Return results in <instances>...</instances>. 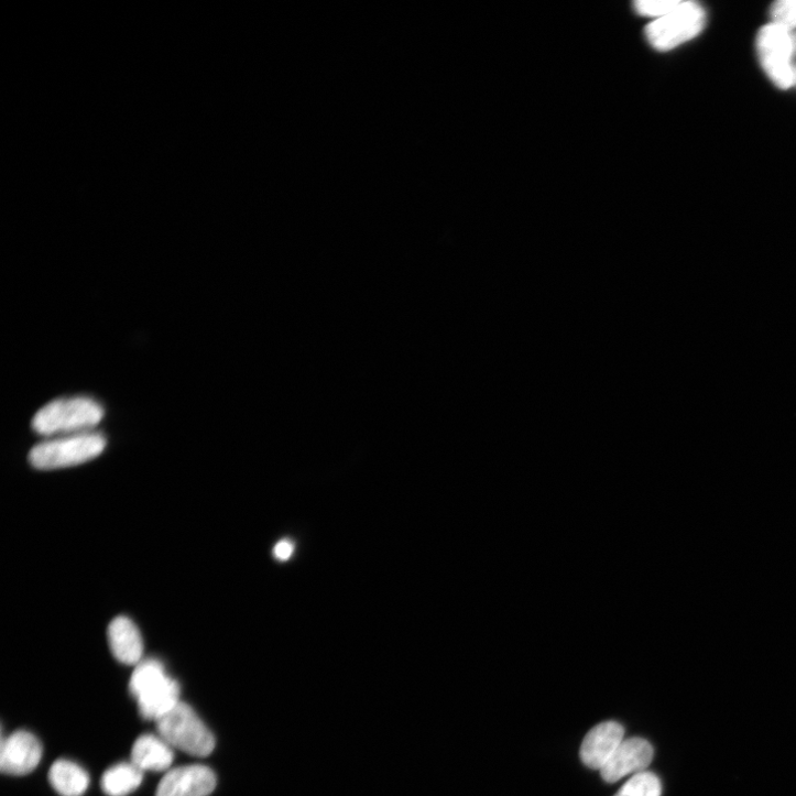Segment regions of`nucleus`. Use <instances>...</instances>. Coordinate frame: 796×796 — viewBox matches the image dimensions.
Wrapping results in <instances>:
<instances>
[{
    "label": "nucleus",
    "mask_w": 796,
    "mask_h": 796,
    "mask_svg": "<svg viewBox=\"0 0 796 796\" xmlns=\"http://www.w3.org/2000/svg\"><path fill=\"white\" fill-rule=\"evenodd\" d=\"M706 21V12L699 4L681 2L668 15L650 24L646 37L655 50L669 52L696 39Z\"/></svg>",
    "instance_id": "423d86ee"
},
{
    "label": "nucleus",
    "mask_w": 796,
    "mask_h": 796,
    "mask_svg": "<svg viewBox=\"0 0 796 796\" xmlns=\"http://www.w3.org/2000/svg\"><path fill=\"white\" fill-rule=\"evenodd\" d=\"M130 693L138 701L141 716L155 722L181 701L178 683L154 658L144 659L135 666L130 679Z\"/></svg>",
    "instance_id": "f257e3e1"
},
{
    "label": "nucleus",
    "mask_w": 796,
    "mask_h": 796,
    "mask_svg": "<svg viewBox=\"0 0 796 796\" xmlns=\"http://www.w3.org/2000/svg\"><path fill=\"white\" fill-rule=\"evenodd\" d=\"M143 781V771L132 762L119 763L105 772L101 787L108 796H127Z\"/></svg>",
    "instance_id": "4468645a"
},
{
    "label": "nucleus",
    "mask_w": 796,
    "mask_h": 796,
    "mask_svg": "<svg viewBox=\"0 0 796 796\" xmlns=\"http://www.w3.org/2000/svg\"><path fill=\"white\" fill-rule=\"evenodd\" d=\"M105 416L102 406L89 397H73L53 401L41 408L33 428L43 436L58 434H81L98 425Z\"/></svg>",
    "instance_id": "f03ea898"
},
{
    "label": "nucleus",
    "mask_w": 796,
    "mask_h": 796,
    "mask_svg": "<svg viewBox=\"0 0 796 796\" xmlns=\"http://www.w3.org/2000/svg\"><path fill=\"white\" fill-rule=\"evenodd\" d=\"M108 641L113 656L124 665L141 663L144 645L139 628L127 617L116 618L108 629Z\"/></svg>",
    "instance_id": "9b49d317"
},
{
    "label": "nucleus",
    "mask_w": 796,
    "mask_h": 796,
    "mask_svg": "<svg viewBox=\"0 0 796 796\" xmlns=\"http://www.w3.org/2000/svg\"><path fill=\"white\" fill-rule=\"evenodd\" d=\"M106 446L107 440L100 434L70 435L35 446L30 452V462L41 470L78 466L100 456Z\"/></svg>",
    "instance_id": "20e7f679"
},
{
    "label": "nucleus",
    "mask_w": 796,
    "mask_h": 796,
    "mask_svg": "<svg viewBox=\"0 0 796 796\" xmlns=\"http://www.w3.org/2000/svg\"><path fill=\"white\" fill-rule=\"evenodd\" d=\"M794 50L790 32L774 23L764 26L757 34L756 52L761 66L778 89L787 90L796 83Z\"/></svg>",
    "instance_id": "39448f33"
},
{
    "label": "nucleus",
    "mask_w": 796,
    "mask_h": 796,
    "mask_svg": "<svg viewBox=\"0 0 796 796\" xmlns=\"http://www.w3.org/2000/svg\"><path fill=\"white\" fill-rule=\"evenodd\" d=\"M174 761V749L161 737L141 735L133 744L131 762L141 771L162 772Z\"/></svg>",
    "instance_id": "f8f14e48"
},
{
    "label": "nucleus",
    "mask_w": 796,
    "mask_h": 796,
    "mask_svg": "<svg viewBox=\"0 0 796 796\" xmlns=\"http://www.w3.org/2000/svg\"><path fill=\"white\" fill-rule=\"evenodd\" d=\"M48 776L52 786L62 796H83L90 783L89 774L84 767L65 759L52 765Z\"/></svg>",
    "instance_id": "ddd939ff"
},
{
    "label": "nucleus",
    "mask_w": 796,
    "mask_h": 796,
    "mask_svg": "<svg viewBox=\"0 0 796 796\" xmlns=\"http://www.w3.org/2000/svg\"><path fill=\"white\" fill-rule=\"evenodd\" d=\"M217 785L216 774L201 764L168 771L161 779L155 796H208Z\"/></svg>",
    "instance_id": "6e6552de"
},
{
    "label": "nucleus",
    "mask_w": 796,
    "mask_h": 796,
    "mask_svg": "<svg viewBox=\"0 0 796 796\" xmlns=\"http://www.w3.org/2000/svg\"><path fill=\"white\" fill-rule=\"evenodd\" d=\"M43 757L42 742L33 733L20 730L0 744V770L4 774L23 776L33 772Z\"/></svg>",
    "instance_id": "0eeeda50"
},
{
    "label": "nucleus",
    "mask_w": 796,
    "mask_h": 796,
    "mask_svg": "<svg viewBox=\"0 0 796 796\" xmlns=\"http://www.w3.org/2000/svg\"><path fill=\"white\" fill-rule=\"evenodd\" d=\"M653 757L654 749L647 740L626 739L601 770V776L608 783H615L629 774L644 772Z\"/></svg>",
    "instance_id": "1a4fd4ad"
},
{
    "label": "nucleus",
    "mask_w": 796,
    "mask_h": 796,
    "mask_svg": "<svg viewBox=\"0 0 796 796\" xmlns=\"http://www.w3.org/2000/svg\"><path fill=\"white\" fill-rule=\"evenodd\" d=\"M662 782L652 772L634 774L614 796H662Z\"/></svg>",
    "instance_id": "2eb2a0df"
},
{
    "label": "nucleus",
    "mask_w": 796,
    "mask_h": 796,
    "mask_svg": "<svg viewBox=\"0 0 796 796\" xmlns=\"http://www.w3.org/2000/svg\"><path fill=\"white\" fill-rule=\"evenodd\" d=\"M625 729L617 721H606L592 728L586 735L580 756L592 770H602L624 741Z\"/></svg>",
    "instance_id": "9d476101"
},
{
    "label": "nucleus",
    "mask_w": 796,
    "mask_h": 796,
    "mask_svg": "<svg viewBox=\"0 0 796 796\" xmlns=\"http://www.w3.org/2000/svg\"><path fill=\"white\" fill-rule=\"evenodd\" d=\"M159 734L173 748L197 757L215 749L212 732L187 704L179 701L156 721Z\"/></svg>",
    "instance_id": "7ed1b4c3"
},
{
    "label": "nucleus",
    "mask_w": 796,
    "mask_h": 796,
    "mask_svg": "<svg viewBox=\"0 0 796 796\" xmlns=\"http://www.w3.org/2000/svg\"><path fill=\"white\" fill-rule=\"evenodd\" d=\"M772 23L792 31L796 29V0H779L771 8Z\"/></svg>",
    "instance_id": "f3484780"
},
{
    "label": "nucleus",
    "mask_w": 796,
    "mask_h": 796,
    "mask_svg": "<svg viewBox=\"0 0 796 796\" xmlns=\"http://www.w3.org/2000/svg\"><path fill=\"white\" fill-rule=\"evenodd\" d=\"M295 552V545L291 541H282L274 549V556L280 561H288Z\"/></svg>",
    "instance_id": "a211bd4d"
},
{
    "label": "nucleus",
    "mask_w": 796,
    "mask_h": 796,
    "mask_svg": "<svg viewBox=\"0 0 796 796\" xmlns=\"http://www.w3.org/2000/svg\"><path fill=\"white\" fill-rule=\"evenodd\" d=\"M681 2L678 0H640L636 12L645 18L662 19L673 12Z\"/></svg>",
    "instance_id": "dca6fc26"
}]
</instances>
